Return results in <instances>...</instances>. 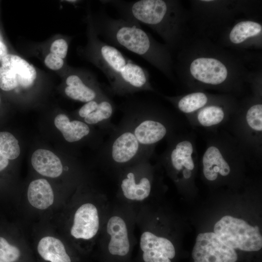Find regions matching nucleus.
<instances>
[{"label": "nucleus", "mask_w": 262, "mask_h": 262, "mask_svg": "<svg viewBox=\"0 0 262 262\" xmlns=\"http://www.w3.org/2000/svg\"><path fill=\"white\" fill-rule=\"evenodd\" d=\"M100 223V211L96 204L82 203L73 213L69 234L75 241H92L98 233Z\"/></svg>", "instance_id": "obj_18"}, {"label": "nucleus", "mask_w": 262, "mask_h": 262, "mask_svg": "<svg viewBox=\"0 0 262 262\" xmlns=\"http://www.w3.org/2000/svg\"><path fill=\"white\" fill-rule=\"evenodd\" d=\"M47 75L16 53L10 52L0 62V88L16 94L29 91Z\"/></svg>", "instance_id": "obj_11"}, {"label": "nucleus", "mask_w": 262, "mask_h": 262, "mask_svg": "<svg viewBox=\"0 0 262 262\" xmlns=\"http://www.w3.org/2000/svg\"><path fill=\"white\" fill-rule=\"evenodd\" d=\"M0 41L5 42V41L4 40L3 37L2 35V33H1L0 30Z\"/></svg>", "instance_id": "obj_32"}, {"label": "nucleus", "mask_w": 262, "mask_h": 262, "mask_svg": "<svg viewBox=\"0 0 262 262\" xmlns=\"http://www.w3.org/2000/svg\"><path fill=\"white\" fill-rule=\"evenodd\" d=\"M228 131L243 149L247 162L262 159V93H252L239 101L238 108L227 124Z\"/></svg>", "instance_id": "obj_7"}, {"label": "nucleus", "mask_w": 262, "mask_h": 262, "mask_svg": "<svg viewBox=\"0 0 262 262\" xmlns=\"http://www.w3.org/2000/svg\"><path fill=\"white\" fill-rule=\"evenodd\" d=\"M106 229L109 237L108 249L110 254L126 255L130 248V240L125 220L120 216L113 215L108 219Z\"/></svg>", "instance_id": "obj_21"}, {"label": "nucleus", "mask_w": 262, "mask_h": 262, "mask_svg": "<svg viewBox=\"0 0 262 262\" xmlns=\"http://www.w3.org/2000/svg\"><path fill=\"white\" fill-rule=\"evenodd\" d=\"M144 158L121 171L118 175L119 191L128 200L141 201L150 195L154 166Z\"/></svg>", "instance_id": "obj_13"}, {"label": "nucleus", "mask_w": 262, "mask_h": 262, "mask_svg": "<svg viewBox=\"0 0 262 262\" xmlns=\"http://www.w3.org/2000/svg\"><path fill=\"white\" fill-rule=\"evenodd\" d=\"M152 155L141 147L127 120L122 117L118 125L109 134L108 139L102 143L99 159L103 165L117 172Z\"/></svg>", "instance_id": "obj_8"}, {"label": "nucleus", "mask_w": 262, "mask_h": 262, "mask_svg": "<svg viewBox=\"0 0 262 262\" xmlns=\"http://www.w3.org/2000/svg\"><path fill=\"white\" fill-rule=\"evenodd\" d=\"M88 9L87 43L78 49V53L98 68L109 83V92L124 96L141 91L155 92L148 71L133 62L115 47L102 40L97 34Z\"/></svg>", "instance_id": "obj_2"}, {"label": "nucleus", "mask_w": 262, "mask_h": 262, "mask_svg": "<svg viewBox=\"0 0 262 262\" xmlns=\"http://www.w3.org/2000/svg\"><path fill=\"white\" fill-rule=\"evenodd\" d=\"M217 95L206 91H192L177 96H162L178 111L186 116L204 107L213 100Z\"/></svg>", "instance_id": "obj_22"}, {"label": "nucleus", "mask_w": 262, "mask_h": 262, "mask_svg": "<svg viewBox=\"0 0 262 262\" xmlns=\"http://www.w3.org/2000/svg\"><path fill=\"white\" fill-rule=\"evenodd\" d=\"M120 109L141 147L151 155L158 143L178 132L177 120L157 103L130 98L121 104Z\"/></svg>", "instance_id": "obj_5"}, {"label": "nucleus", "mask_w": 262, "mask_h": 262, "mask_svg": "<svg viewBox=\"0 0 262 262\" xmlns=\"http://www.w3.org/2000/svg\"><path fill=\"white\" fill-rule=\"evenodd\" d=\"M159 159L175 182L187 183L193 178L198 159L194 133H176L167 139Z\"/></svg>", "instance_id": "obj_10"}, {"label": "nucleus", "mask_w": 262, "mask_h": 262, "mask_svg": "<svg viewBox=\"0 0 262 262\" xmlns=\"http://www.w3.org/2000/svg\"><path fill=\"white\" fill-rule=\"evenodd\" d=\"M210 134L200 163L204 178L214 182L229 178L241 170L247 161L238 142L228 131H215Z\"/></svg>", "instance_id": "obj_6"}, {"label": "nucleus", "mask_w": 262, "mask_h": 262, "mask_svg": "<svg viewBox=\"0 0 262 262\" xmlns=\"http://www.w3.org/2000/svg\"><path fill=\"white\" fill-rule=\"evenodd\" d=\"M100 2L115 7L121 18L150 28L164 40L171 52L178 50L188 39L189 13L178 0H105Z\"/></svg>", "instance_id": "obj_4"}, {"label": "nucleus", "mask_w": 262, "mask_h": 262, "mask_svg": "<svg viewBox=\"0 0 262 262\" xmlns=\"http://www.w3.org/2000/svg\"><path fill=\"white\" fill-rule=\"evenodd\" d=\"M239 103V100L234 96L217 94L208 104L186 117L193 127L213 132L228 123L236 112Z\"/></svg>", "instance_id": "obj_14"}, {"label": "nucleus", "mask_w": 262, "mask_h": 262, "mask_svg": "<svg viewBox=\"0 0 262 262\" xmlns=\"http://www.w3.org/2000/svg\"><path fill=\"white\" fill-rule=\"evenodd\" d=\"M9 53L10 52L5 42L0 41V62L4 56Z\"/></svg>", "instance_id": "obj_30"}, {"label": "nucleus", "mask_w": 262, "mask_h": 262, "mask_svg": "<svg viewBox=\"0 0 262 262\" xmlns=\"http://www.w3.org/2000/svg\"><path fill=\"white\" fill-rule=\"evenodd\" d=\"M192 255L194 262H235L237 260L235 250L211 232L197 235Z\"/></svg>", "instance_id": "obj_17"}, {"label": "nucleus", "mask_w": 262, "mask_h": 262, "mask_svg": "<svg viewBox=\"0 0 262 262\" xmlns=\"http://www.w3.org/2000/svg\"><path fill=\"white\" fill-rule=\"evenodd\" d=\"M54 125L68 142H79L92 134L90 127L82 121L70 120L64 114L57 115L54 121Z\"/></svg>", "instance_id": "obj_25"}, {"label": "nucleus", "mask_w": 262, "mask_h": 262, "mask_svg": "<svg viewBox=\"0 0 262 262\" xmlns=\"http://www.w3.org/2000/svg\"><path fill=\"white\" fill-rule=\"evenodd\" d=\"M115 109L114 102L105 94L85 103L80 108L77 114L88 125L98 126L104 133L109 134L115 127L111 122Z\"/></svg>", "instance_id": "obj_19"}, {"label": "nucleus", "mask_w": 262, "mask_h": 262, "mask_svg": "<svg viewBox=\"0 0 262 262\" xmlns=\"http://www.w3.org/2000/svg\"><path fill=\"white\" fill-rule=\"evenodd\" d=\"M37 250L40 257L50 262H71L63 242L58 238L46 235L41 238Z\"/></svg>", "instance_id": "obj_26"}, {"label": "nucleus", "mask_w": 262, "mask_h": 262, "mask_svg": "<svg viewBox=\"0 0 262 262\" xmlns=\"http://www.w3.org/2000/svg\"><path fill=\"white\" fill-rule=\"evenodd\" d=\"M54 194L52 188L45 179H38L32 181L27 190V199L34 209L46 210L54 202Z\"/></svg>", "instance_id": "obj_24"}, {"label": "nucleus", "mask_w": 262, "mask_h": 262, "mask_svg": "<svg viewBox=\"0 0 262 262\" xmlns=\"http://www.w3.org/2000/svg\"><path fill=\"white\" fill-rule=\"evenodd\" d=\"M214 231L222 242L234 249L257 251L262 248V237L259 228L241 219L225 216L215 223Z\"/></svg>", "instance_id": "obj_12"}, {"label": "nucleus", "mask_w": 262, "mask_h": 262, "mask_svg": "<svg viewBox=\"0 0 262 262\" xmlns=\"http://www.w3.org/2000/svg\"><path fill=\"white\" fill-rule=\"evenodd\" d=\"M176 69L190 91L213 90L237 98L257 77L243 56L196 35L178 50Z\"/></svg>", "instance_id": "obj_1"}, {"label": "nucleus", "mask_w": 262, "mask_h": 262, "mask_svg": "<svg viewBox=\"0 0 262 262\" xmlns=\"http://www.w3.org/2000/svg\"><path fill=\"white\" fill-rule=\"evenodd\" d=\"M189 13L197 32L208 38L214 32H224L239 13H246L247 2L232 0H193Z\"/></svg>", "instance_id": "obj_9"}, {"label": "nucleus", "mask_w": 262, "mask_h": 262, "mask_svg": "<svg viewBox=\"0 0 262 262\" xmlns=\"http://www.w3.org/2000/svg\"><path fill=\"white\" fill-rule=\"evenodd\" d=\"M0 262H7L0 259Z\"/></svg>", "instance_id": "obj_33"}, {"label": "nucleus", "mask_w": 262, "mask_h": 262, "mask_svg": "<svg viewBox=\"0 0 262 262\" xmlns=\"http://www.w3.org/2000/svg\"><path fill=\"white\" fill-rule=\"evenodd\" d=\"M31 163L34 169L45 177L57 178L63 172V166L60 159L49 150H36L32 154Z\"/></svg>", "instance_id": "obj_23"}, {"label": "nucleus", "mask_w": 262, "mask_h": 262, "mask_svg": "<svg viewBox=\"0 0 262 262\" xmlns=\"http://www.w3.org/2000/svg\"><path fill=\"white\" fill-rule=\"evenodd\" d=\"M90 15L97 35L104 42L138 55L175 81L171 51L142 29L139 23L123 18H113L103 10L95 14L91 11Z\"/></svg>", "instance_id": "obj_3"}, {"label": "nucleus", "mask_w": 262, "mask_h": 262, "mask_svg": "<svg viewBox=\"0 0 262 262\" xmlns=\"http://www.w3.org/2000/svg\"><path fill=\"white\" fill-rule=\"evenodd\" d=\"M72 39V36L60 34H55L47 40L32 45L28 53L32 55L38 52H47L66 60Z\"/></svg>", "instance_id": "obj_27"}, {"label": "nucleus", "mask_w": 262, "mask_h": 262, "mask_svg": "<svg viewBox=\"0 0 262 262\" xmlns=\"http://www.w3.org/2000/svg\"></svg>", "instance_id": "obj_34"}, {"label": "nucleus", "mask_w": 262, "mask_h": 262, "mask_svg": "<svg viewBox=\"0 0 262 262\" xmlns=\"http://www.w3.org/2000/svg\"><path fill=\"white\" fill-rule=\"evenodd\" d=\"M0 153L10 160L15 159L20 155L18 142L10 132L0 131Z\"/></svg>", "instance_id": "obj_28"}, {"label": "nucleus", "mask_w": 262, "mask_h": 262, "mask_svg": "<svg viewBox=\"0 0 262 262\" xmlns=\"http://www.w3.org/2000/svg\"><path fill=\"white\" fill-rule=\"evenodd\" d=\"M21 256L18 247L11 245L4 237L0 236V259L7 262H15Z\"/></svg>", "instance_id": "obj_29"}, {"label": "nucleus", "mask_w": 262, "mask_h": 262, "mask_svg": "<svg viewBox=\"0 0 262 262\" xmlns=\"http://www.w3.org/2000/svg\"><path fill=\"white\" fill-rule=\"evenodd\" d=\"M8 164V159L0 153V171L5 169Z\"/></svg>", "instance_id": "obj_31"}, {"label": "nucleus", "mask_w": 262, "mask_h": 262, "mask_svg": "<svg viewBox=\"0 0 262 262\" xmlns=\"http://www.w3.org/2000/svg\"><path fill=\"white\" fill-rule=\"evenodd\" d=\"M64 92L68 98L86 103L106 94L91 71L70 66L61 77Z\"/></svg>", "instance_id": "obj_15"}, {"label": "nucleus", "mask_w": 262, "mask_h": 262, "mask_svg": "<svg viewBox=\"0 0 262 262\" xmlns=\"http://www.w3.org/2000/svg\"><path fill=\"white\" fill-rule=\"evenodd\" d=\"M140 246L145 262H171L175 256V247L169 240L149 231L141 234Z\"/></svg>", "instance_id": "obj_20"}, {"label": "nucleus", "mask_w": 262, "mask_h": 262, "mask_svg": "<svg viewBox=\"0 0 262 262\" xmlns=\"http://www.w3.org/2000/svg\"><path fill=\"white\" fill-rule=\"evenodd\" d=\"M224 46L236 49L262 48V25L252 19H241L221 33Z\"/></svg>", "instance_id": "obj_16"}]
</instances>
